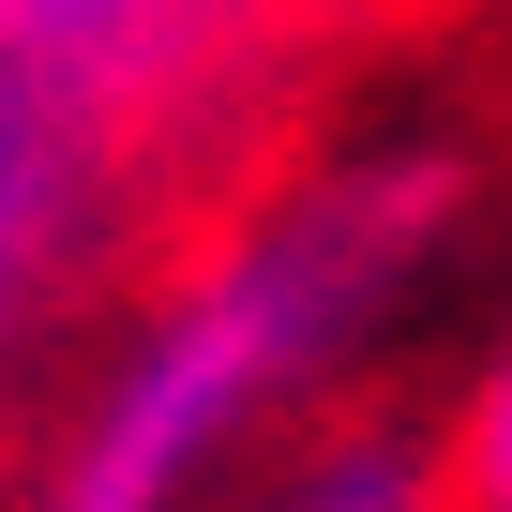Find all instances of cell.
I'll list each match as a JSON object with an SVG mask.
<instances>
[{
  "label": "cell",
  "instance_id": "cell-1",
  "mask_svg": "<svg viewBox=\"0 0 512 512\" xmlns=\"http://www.w3.org/2000/svg\"><path fill=\"white\" fill-rule=\"evenodd\" d=\"M437 226V181L422 166H377V181H332L272 226H241L196 287H166L136 317V347L91 377L61 467H46V512H181L256 422H272L362 317L377 287L407 272V241Z\"/></svg>",
  "mask_w": 512,
  "mask_h": 512
},
{
  "label": "cell",
  "instance_id": "cell-2",
  "mask_svg": "<svg viewBox=\"0 0 512 512\" xmlns=\"http://www.w3.org/2000/svg\"><path fill=\"white\" fill-rule=\"evenodd\" d=\"M106 121L61 106L16 46H0V377L31 362V332L61 317L76 256H91V211H106Z\"/></svg>",
  "mask_w": 512,
  "mask_h": 512
},
{
  "label": "cell",
  "instance_id": "cell-3",
  "mask_svg": "<svg viewBox=\"0 0 512 512\" xmlns=\"http://www.w3.org/2000/svg\"><path fill=\"white\" fill-rule=\"evenodd\" d=\"M272 0H0V46H16L61 106H91L106 136H136L151 106H181Z\"/></svg>",
  "mask_w": 512,
  "mask_h": 512
},
{
  "label": "cell",
  "instance_id": "cell-4",
  "mask_svg": "<svg viewBox=\"0 0 512 512\" xmlns=\"http://www.w3.org/2000/svg\"><path fill=\"white\" fill-rule=\"evenodd\" d=\"M272 512H437V467H422L407 437H317Z\"/></svg>",
  "mask_w": 512,
  "mask_h": 512
},
{
  "label": "cell",
  "instance_id": "cell-5",
  "mask_svg": "<svg viewBox=\"0 0 512 512\" xmlns=\"http://www.w3.org/2000/svg\"><path fill=\"white\" fill-rule=\"evenodd\" d=\"M452 497L467 512H512V362L482 377V407H467V452H452Z\"/></svg>",
  "mask_w": 512,
  "mask_h": 512
}]
</instances>
